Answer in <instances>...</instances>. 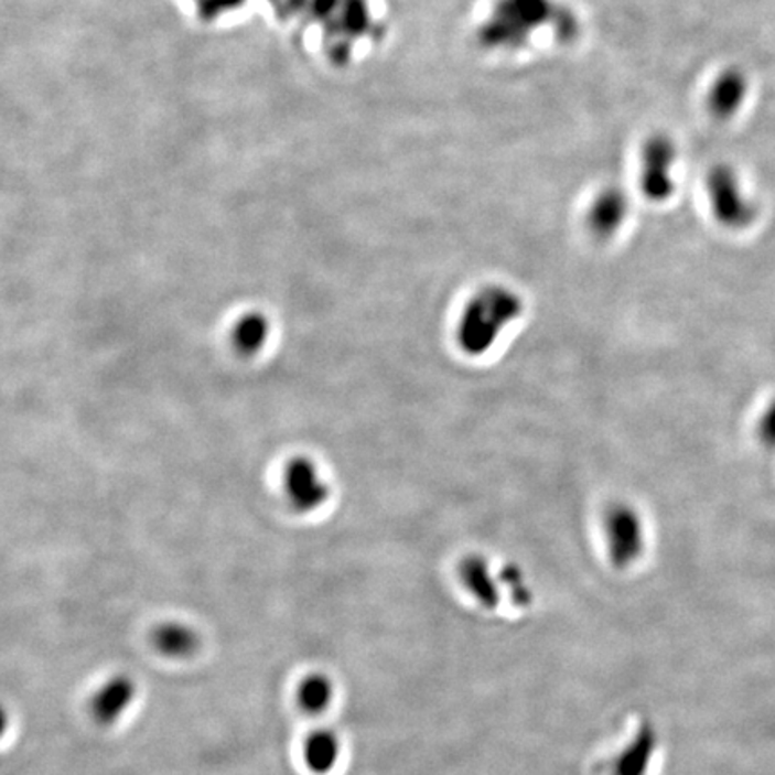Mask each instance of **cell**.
Returning <instances> with one entry per match:
<instances>
[{"label":"cell","instance_id":"1","mask_svg":"<svg viewBox=\"0 0 775 775\" xmlns=\"http://www.w3.org/2000/svg\"><path fill=\"white\" fill-rule=\"evenodd\" d=\"M526 302L514 286L488 282L474 289L458 309L454 347L469 359H483L502 345L525 316Z\"/></svg>","mask_w":775,"mask_h":775},{"label":"cell","instance_id":"13","mask_svg":"<svg viewBox=\"0 0 775 775\" xmlns=\"http://www.w3.org/2000/svg\"><path fill=\"white\" fill-rule=\"evenodd\" d=\"M746 92H749V83L742 71L736 68L723 71L709 90V108L718 119H729L742 108Z\"/></svg>","mask_w":775,"mask_h":775},{"label":"cell","instance_id":"11","mask_svg":"<svg viewBox=\"0 0 775 775\" xmlns=\"http://www.w3.org/2000/svg\"><path fill=\"white\" fill-rule=\"evenodd\" d=\"M654 731L648 725L637 731L636 738L594 765V775H646L654 754Z\"/></svg>","mask_w":775,"mask_h":775},{"label":"cell","instance_id":"3","mask_svg":"<svg viewBox=\"0 0 775 775\" xmlns=\"http://www.w3.org/2000/svg\"><path fill=\"white\" fill-rule=\"evenodd\" d=\"M600 530L609 562L617 571L634 568L645 557L646 520L634 503L625 499L609 503L600 517Z\"/></svg>","mask_w":775,"mask_h":775},{"label":"cell","instance_id":"8","mask_svg":"<svg viewBox=\"0 0 775 775\" xmlns=\"http://www.w3.org/2000/svg\"><path fill=\"white\" fill-rule=\"evenodd\" d=\"M631 216V202L617 185H605L594 194L583 213V227L600 243L612 241Z\"/></svg>","mask_w":775,"mask_h":775},{"label":"cell","instance_id":"20","mask_svg":"<svg viewBox=\"0 0 775 775\" xmlns=\"http://www.w3.org/2000/svg\"><path fill=\"white\" fill-rule=\"evenodd\" d=\"M271 4L277 8L280 15L293 17L294 13L308 8V0H270Z\"/></svg>","mask_w":775,"mask_h":775},{"label":"cell","instance_id":"15","mask_svg":"<svg viewBox=\"0 0 775 775\" xmlns=\"http://www.w3.org/2000/svg\"><path fill=\"white\" fill-rule=\"evenodd\" d=\"M336 688L329 675L309 674L297 688V703L308 714H322L334 702Z\"/></svg>","mask_w":775,"mask_h":775},{"label":"cell","instance_id":"6","mask_svg":"<svg viewBox=\"0 0 775 775\" xmlns=\"http://www.w3.org/2000/svg\"><path fill=\"white\" fill-rule=\"evenodd\" d=\"M286 496L294 510L313 514L327 505L333 494L331 483L313 458L294 456L286 463L282 472Z\"/></svg>","mask_w":775,"mask_h":775},{"label":"cell","instance_id":"10","mask_svg":"<svg viewBox=\"0 0 775 775\" xmlns=\"http://www.w3.org/2000/svg\"><path fill=\"white\" fill-rule=\"evenodd\" d=\"M137 691V682L130 675H114L107 682H103L96 693L92 695L88 706L94 722L101 728L116 725L136 702Z\"/></svg>","mask_w":775,"mask_h":775},{"label":"cell","instance_id":"9","mask_svg":"<svg viewBox=\"0 0 775 775\" xmlns=\"http://www.w3.org/2000/svg\"><path fill=\"white\" fill-rule=\"evenodd\" d=\"M456 578L463 593L483 611H496L503 602L499 571L482 553L463 555L456 566Z\"/></svg>","mask_w":775,"mask_h":775},{"label":"cell","instance_id":"22","mask_svg":"<svg viewBox=\"0 0 775 775\" xmlns=\"http://www.w3.org/2000/svg\"><path fill=\"white\" fill-rule=\"evenodd\" d=\"M194 2H196V0H194Z\"/></svg>","mask_w":775,"mask_h":775},{"label":"cell","instance_id":"2","mask_svg":"<svg viewBox=\"0 0 775 775\" xmlns=\"http://www.w3.org/2000/svg\"><path fill=\"white\" fill-rule=\"evenodd\" d=\"M559 11L553 0H497L480 28V39L485 47L516 51L540 28H553Z\"/></svg>","mask_w":775,"mask_h":775},{"label":"cell","instance_id":"21","mask_svg":"<svg viewBox=\"0 0 775 775\" xmlns=\"http://www.w3.org/2000/svg\"><path fill=\"white\" fill-rule=\"evenodd\" d=\"M11 718L8 709L0 703V740L6 736V732L10 729Z\"/></svg>","mask_w":775,"mask_h":775},{"label":"cell","instance_id":"12","mask_svg":"<svg viewBox=\"0 0 775 775\" xmlns=\"http://www.w3.org/2000/svg\"><path fill=\"white\" fill-rule=\"evenodd\" d=\"M151 645L168 659L183 660L198 652L200 636L187 623L165 622L154 628Z\"/></svg>","mask_w":775,"mask_h":775},{"label":"cell","instance_id":"4","mask_svg":"<svg viewBox=\"0 0 775 775\" xmlns=\"http://www.w3.org/2000/svg\"><path fill=\"white\" fill-rule=\"evenodd\" d=\"M709 208L718 225L731 230L749 227L756 217V207L743 193L742 182L728 165H717L706 180Z\"/></svg>","mask_w":775,"mask_h":775},{"label":"cell","instance_id":"19","mask_svg":"<svg viewBox=\"0 0 775 775\" xmlns=\"http://www.w3.org/2000/svg\"><path fill=\"white\" fill-rule=\"evenodd\" d=\"M245 2L246 0H196V6H198L200 19L208 22V20L219 19L228 11L237 10Z\"/></svg>","mask_w":775,"mask_h":775},{"label":"cell","instance_id":"18","mask_svg":"<svg viewBox=\"0 0 775 775\" xmlns=\"http://www.w3.org/2000/svg\"><path fill=\"white\" fill-rule=\"evenodd\" d=\"M756 437L763 448L775 451V397L757 415Z\"/></svg>","mask_w":775,"mask_h":775},{"label":"cell","instance_id":"14","mask_svg":"<svg viewBox=\"0 0 775 775\" xmlns=\"http://www.w3.org/2000/svg\"><path fill=\"white\" fill-rule=\"evenodd\" d=\"M342 740L331 729H316L304 742V763L316 775H327L342 760Z\"/></svg>","mask_w":775,"mask_h":775},{"label":"cell","instance_id":"7","mask_svg":"<svg viewBox=\"0 0 775 775\" xmlns=\"http://www.w3.org/2000/svg\"><path fill=\"white\" fill-rule=\"evenodd\" d=\"M329 58L347 63L352 45L372 30V11L368 0H340L336 11L325 22Z\"/></svg>","mask_w":775,"mask_h":775},{"label":"cell","instance_id":"5","mask_svg":"<svg viewBox=\"0 0 775 775\" xmlns=\"http://www.w3.org/2000/svg\"><path fill=\"white\" fill-rule=\"evenodd\" d=\"M677 148L668 136L648 137L639 151V189L652 203L668 202L675 193Z\"/></svg>","mask_w":775,"mask_h":775},{"label":"cell","instance_id":"16","mask_svg":"<svg viewBox=\"0 0 775 775\" xmlns=\"http://www.w3.org/2000/svg\"><path fill=\"white\" fill-rule=\"evenodd\" d=\"M270 337V322L265 314L248 313L237 322L234 329V342L245 354H256L265 347Z\"/></svg>","mask_w":775,"mask_h":775},{"label":"cell","instance_id":"17","mask_svg":"<svg viewBox=\"0 0 775 775\" xmlns=\"http://www.w3.org/2000/svg\"><path fill=\"white\" fill-rule=\"evenodd\" d=\"M502 577L503 591L506 596L510 598L512 603L517 609L531 607L534 605V591L528 583V578L520 571L519 566L506 563L505 568L499 569Z\"/></svg>","mask_w":775,"mask_h":775}]
</instances>
